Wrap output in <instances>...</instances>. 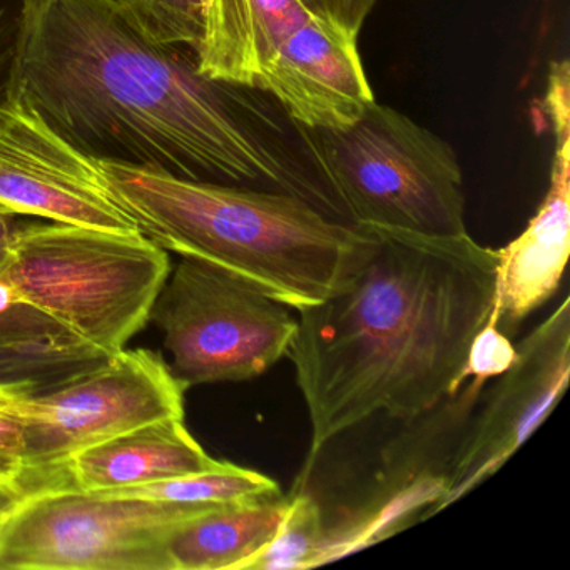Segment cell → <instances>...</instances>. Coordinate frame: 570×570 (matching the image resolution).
<instances>
[{"label":"cell","mask_w":570,"mask_h":570,"mask_svg":"<svg viewBox=\"0 0 570 570\" xmlns=\"http://www.w3.org/2000/svg\"><path fill=\"white\" fill-rule=\"evenodd\" d=\"M248 89L142 36L111 0H28L16 95L86 156L189 181L288 193L348 222L256 122Z\"/></svg>","instance_id":"cell-1"},{"label":"cell","mask_w":570,"mask_h":570,"mask_svg":"<svg viewBox=\"0 0 570 570\" xmlns=\"http://www.w3.org/2000/svg\"><path fill=\"white\" fill-rule=\"evenodd\" d=\"M366 226L375 248L325 302L298 312L286 353L312 425L293 492L336 436L376 413L415 419L453 395L492 313L497 249L469 233Z\"/></svg>","instance_id":"cell-2"},{"label":"cell","mask_w":570,"mask_h":570,"mask_svg":"<svg viewBox=\"0 0 570 570\" xmlns=\"http://www.w3.org/2000/svg\"><path fill=\"white\" fill-rule=\"evenodd\" d=\"M109 191L159 248L232 273L302 312L325 302L368 258V226L269 189L189 181L99 161Z\"/></svg>","instance_id":"cell-3"},{"label":"cell","mask_w":570,"mask_h":570,"mask_svg":"<svg viewBox=\"0 0 570 570\" xmlns=\"http://www.w3.org/2000/svg\"><path fill=\"white\" fill-rule=\"evenodd\" d=\"M195 55L203 75L272 96L302 128H348L375 101L358 41L299 0H206Z\"/></svg>","instance_id":"cell-4"},{"label":"cell","mask_w":570,"mask_h":570,"mask_svg":"<svg viewBox=\"0 0 570 570\" xmlns=\"http://www.w3.org/2000/svg\"><path fill=\"white\" fill-rule=\"evenodd\" d=\"M169 272L166 249L141 233L29 222L0 266V279L112 356L145 328Z\"/></svg>","instance_id":"cell-5"},{"label":"cell","mask_w":570,"mask_h":570,"mask_svg":"<svg viewBox=\"0 0 570 570\" xmlns=\"http://www.w3.org/2000/svg\"><path fill=\"white\" fill-rule=\"evenodd\" d=\"M316 173L352 225L433 236L465 235V189L449 142L373 101L345 129H306Z\"/></svg>","instance_id":"cell-6"},{"label":"cell","mask_w":570,"mask_h":570,"mask_svg":"<svg viewBox=\"0 0 570 570\" xmlns=\"http://www.w3.org/2000/svg\"><path fill=\"white\" fill-rule=\"evenodd\" d=\"M212 507L39 483L0 519V570H173V533Z\"/></svg>","instance_id":"cell-7"},{"label":"cell","mask_w":570,"mask_h":570,"mask_svg":"<svg viewBox=\"0 0 570 570\" xmlns=\"http://www.w3.org/2000/svg\"><path fill=\"white\" fill-rule=\"evenodd\" d=\"M149 322L186 390L263 375L286 356L298 330L288 306L195 258L169 272Z\"/></svg>","instance_id":"cell-8"},{"label":"cell","mask_w":570,"mask_h":570,"mask_svg":"<svg viewBox=\"0 0 570 570\" xmlns=\"http://www.w3.org/2000/svg\"><path fill=\"white\" fill-rule=\"evenodd\" d=\"M185 386L153 350H122L48 392H24L29 475H62L72 455L158 420L185 419Z\"/></svg>","instance_id":"cell-9"},{"label":"cell","mask_w":570,"mask_h":570,"mask_svg":"<svg viewBox=\"0 0 570 570\" xmlns=\"http://www.w3.org/2000/svg\"><path fill=\"white\" fill-rule=\"evenodd\" d=\"M487 383L470 376L453 395L409 420L383 452L372 492L332 523L326 520L323 563L389 539L415 517L440 512L450 460Z\"/></svg>","instance_id":"cell-10"},{"label":"cell","mask_w":570,"mask_h":570,"mask_svg":"<svg viewBox=\"0 0 570 570\" xmlns=\"http://www.w3.org/2000/svg\"><path fill=\"white\" fill-rule=\"evenodd\" d=\"M515 350V362L485 386L460 436L440 510L492 476L562 399L570 376V299H563Z\"/></svg>","instance_id":"cell-11"},{"label":"cell","mask_w":570,"mask_h":570,"mask_svg":"<svg viewBox=\"0 0 570 570\" xmlns=\"http://www.w3.org/2000/svg\"><path fill=\"white\" fill-rule=\"evenodd\" d=\"M0 209L106 232L139 233L96 159L69 145L18 95L0 105Z\"/></svg>","instance_id":"cell-12"},{"label":"cell","mask_w":570,"mask_h":570,"mask_svg":"<svg viewBox=\"0 0 570 570\" xmlns=\"http://www.w3.org/2000/svg\"><path fill=\"white\" fill-rule=\"evenodd\" d=\"M569 61L550 65L546 106L553 132L550 186L522 235L497 249L490 325L515 335L562 282L570 252V78Z\"/></svg>","instance_id":"cell-13"},{"label":"cell","mask_w":570,"mask_h":570,"mask_svg":"<svg viewBox=\"0 0 570 570\" xmlns=\"http://www.w3.org/2000/svg\"><path fill=\"white\" fill-rule=\"evenodd\" d=\"M185 419L158 420L76 453L66 463L72 485L98 493L215 469Z\"/></svg>","instance_id":"cell-14"},{"label":"cell","mask_w":570,"mask_h":570,"mask_svg":"<svg viewBox=\"0 0 570 570\" xmlns=\"http://www.w3.org/2000/svg\"><path fill=\"white\" fill-rule=\"evenodd\" d=\"M288 499L225 503L196 513L169 540L173 570H248L272 543Z\"/></svg>","instance_id":"cell-15"},{"label":"cell","mask_w":570,"mask_h":570,"mask_svg":"<svg viewBox=\"0 0 570 570\" xmlns=\"http://www.w3.org/2000/svg\"><path fill=\"white\" fill-rule=\"evenodd\" d=\"M98 495L188 503V505H225V503L248 502V500L275 499V497H282V492L278 483L269 476L256 470L219 460L215 469L205 470V472L189 473V475L128 487V489L98 492Z\"/></svg>","instance_id":"cell-16"},{"label":"cell","mask_w":570,"mask_h":570,"mask_svg":"<svg viewBox=\"0 0 570 570\" xmlns=\"http://www.w3.org/2000/svg\"><path fill=\"white\" fill-rule=\"evenodd\" d=\"M109 358L108 353L86 343L0 345V386L48 392L99 368Z\"/></svg>","instance_id":"cell-17"},{"label":"cell","mask_w":570,"mask_h":570,"mask_svg":"<svg viewBox=\"0 0 570 570\" xmlns=\"http://www.w3.org/2000/svg\"><path fill=\"white\" fill-rule=\"evenodd\" d=\"M326 519L322 507L305 490L288 497V509L272 543L248 570L313 569L323 566Z\"/></svg>","instance_id":"cell-18"},{"label":"cell","mask_w":570,"mask_h":570,"mask_svg":"<svg viewBox=\"0 0 570 570\" xmlns=\"http://www.w3.org/2000/svg\"><path fill=\"white\" fill-rule=\"evenodd\" d=\"M126 19L158 45L196 52L205 24L206 0H111Z\"/></svg>","instance_id":"cell-19"},{"label":"cell","mask_w":570,"mask_h":570,"mask_svg":"<svg viewBox=\"0 0 570 570\" xmlns=\"http://www.w3.org/2000/svg\"><path fill=\"white\" fill-rule=\"evenodd\" d=\"M78 343L85 342L41 309L29 305L11 285L0 279V345H78Z\"/></svg>","instance_id":"cell-20"},{"label":"cell","mask_w":570,"mask_h":570,"mask_svg":"<svg viewBox=\"0 0 570 570\" xmlns=\"http://www.w3.org/2000/svg\"><path fill=\"white\" fill-rule=\"evenodd\" d=\"M28 390L0 386V489L28 492L32 487L26 462L24 422H22V393ZM32 393V392H31Z\"/></svg>","instance_id":"cell-21"},{"label":"cell","mask_w":570,"mask_h":570,"mask_svg":"<svg viewBox=\"0 0 570 570\" xmlns=\"http://www.w3.org/2000/svg\"><path fill=\"white\" fill-rule=\"evenodd\" d=\"M26 18L28 0H0V105L11 99L18 88Z\"/></svg>","instance_id":"cell-22"},{"label":"cell","mask_w":570,"mask_h":570,"mask_svg":"<svg viewBox=\"0 0 570 570\" xmlns=\"http://www.w3.org/2000/svg\"><path fill=\"white\" fill-rule=\"evenodd\" d=\"M517 350L497 326L487 323L470 345L469 356L463 366L462 382L470 376L483 380L497 379L515 362Z\"/></svg>","instance_id":"cell-23"},{"label":"cell","mask_w":570,"mask_h":570,"mask_svg":"<svg viewBox=\"0 0 570 570\" xmlns=\"http://www.w3.org/2000/svg\"><path fill=\"white\" fill-rule=\"evenodd\" d=\"M316 18L358 41L366 19L379 0H299Z\"/></svg>","instance_id":"cell-24"},{"label":"cell","mask_w":570,"mask_h":570,"mask_svg":"<svg viewBox=\"0 0 570 570\" xmlns=\"http://www.w3.org/2000/svg\"><path fill=\"white\" fill-rule=\"evenodd\" d=\"M31 222V219H29ZM28 216L0 209V266L8 259L12 243L18 238L19 232L28 225Z\"/></svg>","instance_id":"cell-25"},{"label":"cell","mask_w":570,"mask_h":570,"mask_svg":"<svg viewBox=\"0 0 570 570\" xmlns=\"http://www.w3.org/2000/svg\"><path fill=\"white\" fill-rule=\"evenodd\" d=\"M26 493V492H24ZM24 493L21 492H12V490L0 489V519L2 517L8 515L12 509H14L16 503L22 499Z\"/></svg>","instance_id":"cell-26"}]
</instances>
